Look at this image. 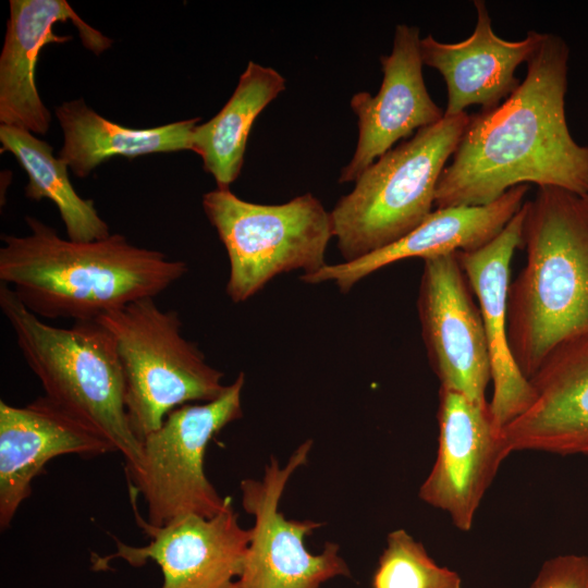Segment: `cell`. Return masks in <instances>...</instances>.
Segmentation results:
<instances>
[{"label":"cell","mask_w":588,"mask_h":588,"mask_svg":"<svg viewBox=\"0 0 588 588\" xmlns=\"http://www.w3.org/2000/svg\"><path fill=\"white\" fill-rule=\"evenodd\" d=\"M0 142L2 150L14 155L28 175L25 196L34 200L50 199L59 210L68 238L90 242L111 234L94 201L75 192L68 166L53 156L52 146L27 130L2 124Z\"/></svg>","instance_id":"obj_22"},{"label":"cell","mask_w":588,"mask_h":588,"mask_svg":"<svg viewBox=\"0 0 588 588\" xmlns=\"http://www.w3.org/2000/svg\"><path fill=\"white\" fill-rule=\"evenodd\" d=\"M525 203L505 228L489 243L470 252H457L458 262L478 299L488 342L493 393L489 409L494 425L503 430L524 413L535 399L530 381L518 368L507 335V298L511 262L523 247Z\"/></svg>","instance_id":"obj_14"},{"label":"cell","mask_w":588,"mask_h":588,"mask_svg":"<svg viewBox=\"0 0 588 588\" xmlns=\"http://www.w3.org/2000/svg\"><path fill=\"white\" fill-rule=\"evenodd\" d=\"M528 191L527 184H520L485 206L434 209L421 224L391 245L353 261L327 265L301 280L308 284L332 282L347 293L367 275L394 262L480 248L519 211Z\"/></svg>","instance_id":"obj_19"},{"label":"cell","mask_w":588,"mask_h":588,"mask_svg":"<svg viewBox=\"0 0 588 588\" xmlns=\"http://www.w3.org/2000/svg\"><path fill=\"white\" fill-rule=\"evenodd\" d=\"M244 382L240 372L216 400L171 411L142 440L138 460L125 464L130 494L143 497L149 524L163 526L187 515L210 518L232 502L208 480L205 455L216 434L243 416Z\"/></svg>","instance_id":"obj_8"},{"label":"cell","mask_w":588,"mask_h":588,"mask_svg":"<svg viewBox=\"0 0 588 588\" xmlns=\"http://www.w3.org/2000/svg\"><path fill=\"white\" fill-rule=\"evenodd\" d=\"M285 87V78L278 71L249 61L223 108L195 127L191 150L201 157L204 170L215 177L217 188H229L237 179L254 121Z\"/></svg>","instance_id":"obj_21"},{"label":"cell","mask_w":588,"mask_h":588,"mask_svg":"<svg viewBox=\"0 0 588 588\" xmlns=\"http://www.w3.org/2000/svg\"><path fill=\"white\" fill-rule=\"evenodd\" d=\"M56 115L64 138L59 158L78 177L87 176L113 156L134 158L191 150L192 134L200 120L193 118L157 127L132 128L99 115L82 99L63 102L56 108Z\"/></svg>","instance_id":"obj_20"},{"label":"cell","mask_w":588,"mask_h":588,"mask_svg":"<svg viewBox=\"0 0 588 588\" xmlns=\"http://www.w3.org/2000/svg\"><path fill=\"white\" fill-rule=\"evenodd\" d=\"M111 334L124 378L130 427L142 440L163 424L174 408L210 402L226 385L198 346L184 338L176 310H163L143 298L101 316Z\"/></svg>","instance_id":"obj_6"},{"label":"cell","mask_w":588,"mask_h":588,"mask_svg":"<svg viewBox=\"0 0 588 588\" xmlns=\"http://www.w3.org/2000/svg\"><path fill=\"white\" fill-rule=\"evenodd\" d=\"M311 445L310 440L302 443L284 467L272 458L260 480L241 481L243 507L255 522L234 588H319L336 576H351L336 543L326 542L319 554L306 549L305 538L320 523L287 519L279 511L285 486L293 473L307 463Z\"/></svg>","instance_id":"obj_9"},{"label":"cell","mask_w":588,"mask_h":588,"mask_svg":"<svg viewBox=\"0 0 588 588\" xmlns=\"http://www.w3.org/2000/svg\"><path fill=\"white\" fill-rule=\"evenodd\" d=\"M417 309L421 335L440 388L487 404L491 381L488 342L479 307L456 253L422 259Z\"/></svg>","instance_id":"obj_10"},{"label":"cell","mask_w":588,"mask_h":588,"mask_svg":"<svg viewBox=\"0 0 588 588\" xmlns=\"http://www.w3.org/2000/svg\"><path fill=\"white\" fill-rule=\"evenodd\" d=\"M419 35L416 26L396 25L391 53L380 57L383 78L379 91L375 96L359 91L352 97L358 140L339 182H355L399 140L444 117L425 84Z\"/></svg>","instance_id":"obj_13"},{"label":"cell","mask_w":588,"mask_h":588,"mask_svg":"<svg viewBox=\"0 0 588 588\" xmlns=\"http://www.w3.org/2000/svg\"><path fill=\"white\" fill-rule=\"evenodd\" d=\"M115 452L98 432L45 396L24 407L0 401V527L7 529L32 494L33 480L52 458Z\"/></svg>","instance_id":"obj_15"},{"label":"cell","mask_w":588,"mask_h":588,"mask_svg":"<svg viewBox=\"0 0 588 588\" xmlns=\"http://www.w3.org/2000/svg\"><path fill=\"white\" fill-rule=\"evenodd\" d=\"M437 418L438 453L419 498L448 513L457 529L469 531L485 493L510 454L489 402L479 404L440 388Z\"/></svg>","instance_id":"obj_12"},{"label":"cell","mask_w":588,"mask_h":588,"mask_svg":"<svg viewBox=\"0 0 588 588\" xmlns=\"http://www.w3.org/2000/svg\"><path fill=\"white\" fill-rule=\"evenodd\" d=\"M529 588H588V556L563 554L547 560Z\"/></svg>","instance_id":"obj_24"},{"label":"cell","mask_w":588,"mask_h":588,"mask_svg":"<svg viewBox=\"0 0 588 588\" xmlns=\"http://www.w3.org/2000/svg\"><path fill=\"white\" fill-rule=\"evenodd\" d=\"M568 58L562 37L542 33L519 86L498 107L469 115L434 209L485 206L527 183L588 194V146L573 138L565 114Z\"/></svg>","instance_id":"obj_1"},{"label":"cell","mask_w":588,"mask_h":588,"mask_svg":"<svg viewBox=\"0 0 588 588\" xmlns=\"http://www.w3.org/2000/svg\"><path fill=\"white\" fill-rule=\"evenodd\" d=\"M476 25L473 34L458 42H441L431 35L420 39L425 65L444 78L448 103L444 115L465 112L473 105L481 110L498 107L520 84L517 66L527 62L541 40L542 33L528 30L522 40H506L492 28L488 7L475 0Z\"/></svg>","instance_id":"obj_18"},{"label":"cell","mask_w":588,"mask_h":588,"mask_svg":"<svg viewBox=\"0 0 588 588\" xmlns=\"http://www.w3.org/2000/svg\"><path fill=\"white\" fill-rule=\"evenodd\" d=\"M71 21L85 48L99 54L112 40L87 25L65 0H11L10 19L0 56V122L44 135L51 114L35 85V68L44 46L63 44L71 36L53 33V25Z\"/></svg>","instance_id":"obj_17"},{"label":"cell","mask_w":588,"mask_h":588,"mask_svg":"<svg viewBox=\"0 0 588 588\" xmlns=\"http://www.w3.org/2000/svg\"><path fill=\"white\" fill-rule=\"evenodd\" d=\"M466 112L418 130L369 166L330 211L344 262L399 241L433 211L436 189L468 123Z\"/></svg>","instance_id":"obj_5"},{"label":"cell","mask_w":588,"mask_h":588,"mask_svg":"<svg viewBox=\"0 0 588 588\" xmlns=\"http://www.w3.org/2000/svg\"><path fill=\"white\" fill-rule=\"evenodd\" d=\"M29 233L2 235L0 280L41 319L98 320L155 298L187 272L184 261L131 244L114 233L76 242L27 216Z\"/></svg>","instance_id":"obj_2"},{"label":"cell","mask_w":588,"mask_h":588,"mask_svg":"<svg viewBox=\"0 0 588 588\" xmlns=\"http://www.w3.org/2000/svg\"><path fill=\"white\" fill-rule=\"evenodd\" d=\"M130 498L135 522L149 538L148 543L132 547L114 539L117 551L91 558L93 569H105L114 559L132 566L154 561L163 576L161 588H234L243 569L250 529L240 525L232 502L210 518L187 515L154 526L139 514L137 497Z\"/></svg>","instance_id":"obj_11"},{"label":"cell","mask_w":588,"mask_h":588,"mask_svg":"<svg viewBox=\"0 0 588 588\" xmlns=\"http://www.w3.org/2000/svg\"><path fill=\"white\" fill-rule=\"evenodd\" d=\"M0 308L17 347L40 381L45 397L106 438L125 464L142 443L132 431L124 403V378L109 331L97 320L60 328L28 310L10 286L0 284Z\"/></svg>","instance_id":"obj_4"},{"label":"cell","mask_w":588,"mask_h":588,"mask_svg":"<svg viewBox=\"0 0 588 588\" xmlns=\"http://www.w3.org/2000/svg\"><path fill=\"white\" fill-rule=\"evenodd\" d=\"M529 381L532 403L502 430L509 454L588 456V334L555 348Z\"/></svg>","instance_id":"obj_16"},{"label":"cell","mask_w":588,"mask_h":588,"mask_svg":"<svg viewBox=\"0 0 588 588\" xmlns=\"http://www.w3.org/2000/svg\"><path fill=\"white\" fill-rule=\"evenodd\" d=\"M203 208L228 253L226 294L233 303L247 301L283 272L310 275L327 266L331 215L310 193L262 205L216 188L204 195Z\"/></svg>","instance_id":"obj_7"},{"label":"cell","mask_w":588,"mask_h":588,"mask_svg":"<svg viewBox=\"0 0 588 588\" xmlns=\"http://www.w3.org/2000/svg\"><path fill=\"white\" fill-rule=\"evenodd\" d=\"M525 209L526 264L510 284L507 335L529 380L555 348L588 334V194L538 187Z\"/></svg>","instance_id":"obj_3"},{"label":"cell","mask_w":588,"mask_h":588,"mask_svg":"<svg viewBox=\"0 0 588 588\" xmlns=\"http://www.w3.org/2000/svg\"><path fill=\"white\" fill-rule=\"evenodd\" d=\"M371 587L462 588V578L455 571L438 565L407 531L395 529L387 537Z\"/></svg>","instance_id":"obj_23"}]
</instances>
